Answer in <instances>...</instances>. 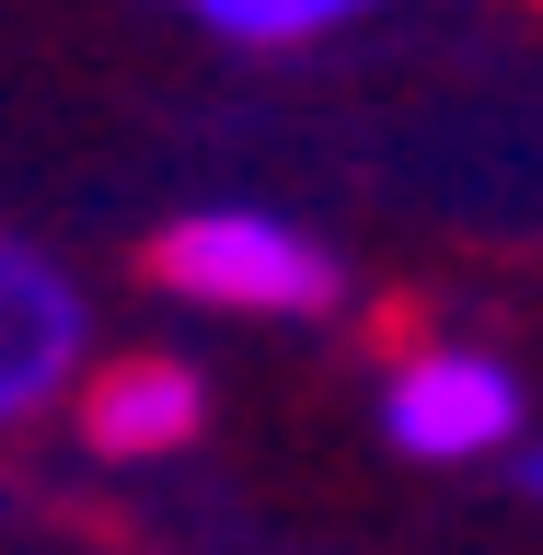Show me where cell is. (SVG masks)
Masks as SVG:
<instances>
[{
  "label": "cell",
  "mask_w": 543,
  "mask_h": 555,
  "mask_svg": "<svg viewBox=\"0 0 543 555\" xmlns=\"http://www.w3.org/2000/svg\"><path fill=\"white\" fill-rule=\"evenodd\" d=\"M151 278L185 289V301H208V312H324L336 301V255L301 220H267V208H197V220H173Z\"/></svg>",
  "instance_id": "6da1fadb"
},
{
  "label": "cell",
  "mask_w": 543,
  "mask_h": 555,
  "mask_svg": "<svg viewBox=\"0 0 543 555\" xmlns=\"http://www.w3.org/2000/svg\"><path fill=\"white\" fill-rule=\"evenodd\" d=\"M520 428V382L486 347H416L405 371L382 382V440L405 463H486Z\"/></svg>",
  "instance_id": "7a4b0ae2"
},
{
  "label": "cell",
  "mask_w": 543,
  "mask_h": 555,
  "mask_svg": "<svg viewBox=\"0 0 543 555\" xmlns=\"http://www.w3.org/2000/svg\"><path fill=\"white\" fill-rule=\"evenodd\" d=\"M69 382H81V289L35 243L0 232V428H24L35 405H59Z\"/></svg>",
  "instance_id": "3957f363"
},
{
  "label": "cell",
  "mask_w": 543,
  "mask_h": 555,
  "mask_svg": "<svg viewBox=\"0 0 543 555\" xmlns=\"http://www.w3.org/2000/svg\"><path fill=\"white\" fill-rule=\"evenodd\" d=\"M208 416V382L185 359H116V371L81 393V440L104 463H151V451H185Z\"/></svg>",
  "instance_id": "277c9868"
},
{
  "label": "cell",
  "mask_w": 543,
  "mask_h": 555,
  "mask_svg": "<svg viewBox=\"0 0 543 555\" xmlns=\"http://www.w3.org/2000/svg\"><path fill=\"white\" fill-rule=\"evenodd\" d=\"M208 35H232V47H301V35L347 24V12H382V0H185Z\"/></svg>",
  "instance_id": "5b68a950"
},
{
  "label": "cell",
  "mask_w": 543,
  "mask_h": 555,
  "mask_svg": "<svg viewBox=\"0 0 543 555\" xmlns=\"http://www.w3.org/2000/svg\"><path fill=\"white\" fill-rule=\"evenodd\" d=\"M532 498H543V463H532Z\"/></svg>",
  "instance_id": "8992f818"
}]
</instances>
